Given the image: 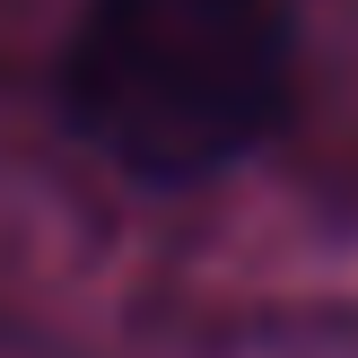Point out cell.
<instances>
[{"label":"cell","instance_id":"1","mask_svg":"<svg viewBox=\"0 0 358 358\" xmlns=\"http://www.w3.org/2000/svg\"><path fill=\"white\" fill-rule=\"evenodd\" d=\"M297 87V0H87L62 114L140 184L236 166Z\"/></svg>","mask_w":358,"mask_h":358}]
</instances>
